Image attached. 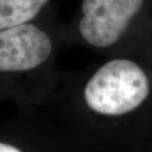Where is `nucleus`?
<instances>
[{"mask_svg":"<svg viewBox=\"0 0 152 152\" xmlns=\"http://www.w3.org/2000/svg\"><path fill=\"white\" fill-rule=\"evenodd\" d=\"M148 93L149 80L139 64L128 58H115L93 74L84 97L93 111L118 116L137 108Z\"/></svg>","mask_w":152,"mask_h":152,"instance_id":"f257e3e1","label":"nucleus"},{"mask_svg":"<svg viewBox=\"0 0 152 152\" xmlns=\"http://www.w3.org/2000/svg\"><path fill=\"white\" fill-rule=\"evenodd\" d=\"M148 15H152V0H80L76 28L88 45L107 49Z\"/></svg>","mask_w":152,"mask_h":152,"instance_id":"f03ea898","label":"nucleus"},{"mask_svg":"<svg viewBox=\"0 0 152 152\" xmlns=\"http://www.w3.org/2000/svg\"><path fill=\"white\" fill-rule=\"evenodd\" d=\"M36 21L0 31V73L33 71L50 58L53 38Z\"/></svg>","mask_w":152,"mask_h":152,"instance_id":"7ed1b4c3","label":"nucleus"},{"mask_svg":"<svg viewBox=\"0 0 152 152\" xmlns=\"http://www.w3.org/2000/svg\"><path fill=\"white\" fill-rule=\"evenodd\" d=\"M51 2L53 0H0V31L38 20Z\"/></svg>","mask_w":152,"mask_h":152,"instance_id":"20e7f679","label":"nucleus"},{"mask_svg":"<svg viewBox=\"0 0 152 152\" xmlns=\"http://www.w3.org/2000/svg\"><path fill=\"white\" fill-rule=\"evenodd\" d=\"M0 152H22V151L11 144L0 142Z\"/></svg>","mask_w":152,"mask_h":152,"instance_id":"39448f33","label":"nucleus"}]
</instances>
